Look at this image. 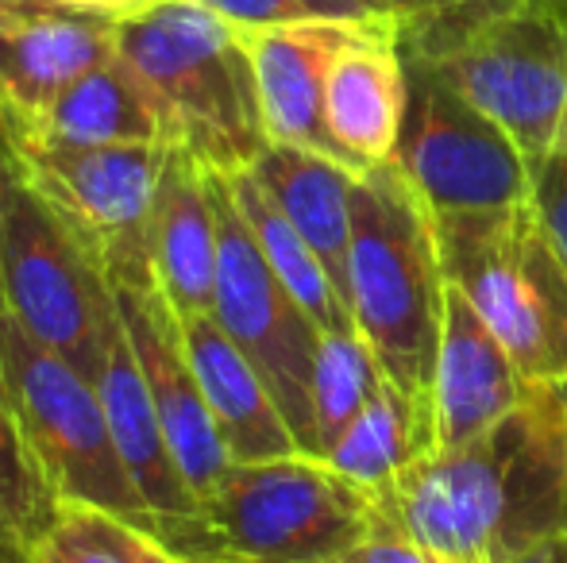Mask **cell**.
I'll list each match as a JSON object with an SVG mask.
<instances>
[{
    "mask_svg": "<svg viewBox=\"0 0 567 563\" xmlns=\"http://www.w3.org/2000/svg\"><path fill=\"white\" fill-rule=\"evenodd\" d=\"M379 533L452 563H514L567 536V390L529 383L514 414L460 448H436L374 494Z\"/></svg>",
    "mask_w": 567,
    "mask_h": 563,
    "instance_id": "cell-1",
    "label": "cell"
},
{
    "mask_svg": "<svg viewBox=\"0 0 567 563\" xmlns=\"http://www.w3.org/2000/svg\"><path fill=\"white\" fill-rule=\"evenodd\" d=\"M410 66L491 116L533 166L567 124V0H486L398 28Z\"/></svg>",
    "mask_w": 567,
    "mask_h": 563,
    "instance_id": "cell-2",
    "label": "cell"
},
{
    "mask_svg": "<svg viewBox=\"0 0 567 563\" xmlns=\"http://www.w3.org/2000/svg\"><path fill=\"white\" fill-rule=\"evenodd\" d=\"M444 298L449 279L433 217L402 166L386 158L351 189L348 309L390 383L417 398L433 394Z\"/></svg>",
    "mask_w": 567,
    "mask_h": 563,
    "instance_id": "cell-3",
    "label": "cell"
},
{
    "mask_svg": "<svg viewBox=\"0 0 567 563\" xmlns=\"http://www.w3.org/2000/svg\"><path fill=\"white\" fill-rule=\"evenodd\" d=\"M379 533V505L317 456L231 463L197 513L151 536L189 563H329Z\"/></svg>",
    "mask_w": 567,
    "mask_h": 563,
    "instance_id": "cell-4",
    "label": "cell"
},
{
    "mask_svg": "<svg viewBox=\"0 0 567 563\" xmlns=\"http://www.w3.org/2000/svg\"><path fill=\"white\" fill-rule=\"evenodd\" d=\"M116 51L163 101L174 147L205 170L239 174L270 147L244 31L197 0H166L120 20Z\"/></svg>",
    "mask_w": 567,
    "mask_h": 563,
    "instance_id": "cell-5",
    "label": "cell"
},
{
    "mask_svg": "<svg viewBox=\"0 0 567 563\" xmlns=\"http://www.w3.org/2000/svg\"><path fill=\"white\" fill-rule=\"evenodd\" d=\"M444 279L529 383H567V263L533 201L433 220Z\"/></svg>",
    "mask_w": 567,
    "mask_h": 563,
    "instance_id": "cell-6",
    "label": "cell"
},
{
    "mask_svg": "<svg viewBox=\"0 0 567 563\" xmlns=\"http://www.w3.org/2000/svg\"><path fill=\"white\" fill-rule=\"evenodd\" d=\"M0 390L59 502L97 505L151 533V513L116 451L97 386L8 313H0Z\"/></svg>",
    "mask_w": 567,
    "mask_h": 563,
    "instance_id": "cell-7",
    "label": "cell"
},
{
    "mask_svg": "<svg viewBox=\"0 0 567 563\" xmlns=\"http://www.w3.org/2000/svg\"><path fill=\"white\" fill-rule=\"evenodd\" d=\"M0 147L113 290L155 285V201L171 147Z\"/></svg>",
    "mask_w": 567,
    "mask_h": 563,
    "instance_id": "cell-8",
    "label": "cell"
},
{
    "mask_svg": "<svg viewBox=\"0 0 567 563\" xmlns=\"http://www.w3.org/2000/svg\"><path fill=\"white\" fill-rule=\"evenodd\" d=\"M4 313L31 336L97 383L120 313L116 293L82 243L8 163L4 181Z\"/></svg>",
    "mask_w": 567,
    "mask_h": 563,
    "instance_id": "cell-9",
    "label": "cell"
},
{
    "mask_svg": "<svg viewBox=\"0 0 567 563\" xmlns=\"http://www.w3.org/2000/svg\"><path fill=\"white\" fill-rule=\"evenodd\" d=\"M405 74L410 101L394 163L429 217H475L529 201L533 163L522 147L429 70L405 62Z\"/></svg>",
    "mask_w": 567,
    "mask_h": 563,
    "instance_id": "cell-10",
    "label": "cell"
},
{
    "mask_svg": "<svg viewBox=\"0 0 567 563\" xmlns=\"http://www.w3.org/2000/svg\"><path fill=\"white\" fill-rule=\"evenodd\" d=\"M213 205L220 225V267L213 316L231 336V344L255 363L262 383L270 386L293 440L306 456H317L313 440V367L321 329L313 316L293 301V293L278 282L255 243L247 220L239 217L228 194L225 174L209 170Z\"/></svg>",
    "mask_w": 567,
    "mask_h": 563,
    "instance_id": "cell-11",
    "label": "cell"
},
{
    "mask_svg": "<svg viewBox=\"0 0 567 563\" xmlns=\"http://www.w3.org/2000/svg\"><path fill=\"white\" fill-rule=\"evenodd\" d=\"M113 293L127 344H132L143 383H147L151 402H155V414L163 421L166 444L174 451V463L186 475L194 498L202 502L228 475L231 456L225 440H220L217 421H213V409L205 402L202 383H197L194 363H189L182 316L158 293V285H143V290L124 285V290Z\"/></svg>",
    "mask_w": 567,
    "mask_h": 563,
    "instance_id": "cell-12",
    "label": "cell"
},
{
    "mask_svg": "<svg viewBox=\"0 0 567 563\" xmlns=\"http://www.w3.org/2000/svg\"><path fill=\"white\" fill-rule=\"evenodd\" d=\"M363 23V20H359ZM355 23H290V28L244 31L259 90L262 132L270 143L301 147L351 166L324 121L332 59ZM355 170V166H351ZM359 174V170H355Z\"/></svg>",
    "mask_w": 567,
    "mask_h": 563,
    "instance_id": "cell-13",
    "label": "cell"
},
{
    "mask_svg": "<svg viewBox=\"0 0 567 563\" xmlns=\"http://www.w3.org/2000/svg\"><path fill=\"white\" fill-rule=\"evenodd\" d=\"M410 74L394 20H363L332 59L324 90V121L359 174L394 158L402 136Z\"/></svg>",
    "mask_w": 567,
    "mask_h": 563,
    "instance_id": "cell-14",
    "label": "cell"
},
{
    "mask_svg": "<svg viewBox=\"0 0 567 563\" xmlns=\"http://www.w3.org/2000/svg\"><path fill=\"white\" fill-rule=\"evenodd\" d=\"M529 378L517 371L514 355L486 329L467 298L449 282L444 298L441 352L433 371V417L441 448H460L514 414L525 398Z\"/></svg>",
    "mask_w": 567,
    "mask_h": 563,
    "instance_id": "cell-15",
    "label": "cell"
},
{
    "mask_svg": "<svg viewBox=\"0 0 567 563\" xmlns=\"http://www.w3.org/2000/svg\"><path fill=\"white\" fill-rule=\"evenodd\" d=\"M116 54V23L39 8L0 39V136L35 121Z\"/></svg>",
    "mask_w": 567,
    "mask_h": 563,
    "instance_id": "cell-16",
    "label": "cell"
},
{
    "mask_svg": "<svg viewBox=\"0 0 567 563\" xmlns=\"http://www.w3.org/2000/svg\"><path fill=\"white\" fill-rule=\"evenodd\" d=\"M0 143H62V147H174V124L140 70L120 59L85 74L47 113L4 132Z\"/></svg>",
    "mask_w": 567,
    "mask_h": 563,
    "instance_id": "cell-17",
    "label": "cell"
},
{
    "mask_svg": "<svg viewBox=\"0 0 567 563\" xmlns=\"http://www.w3.org/2000/svg\"><path fill=\"white\" fill-rule=\"evenodd\" d=\"M97 394L105 406L109 428H113L116 451L140 490L143 505L151 513V533L163 525H178L197 513V498L189 490L186 475L174 463V451L166 444L163 421L155 414V402L143 383V371L135 363V352L127 344L124 321H116L109 336L105 359H101Z\"/></svg>",
    "mask_w": 567,
    "mask_h": 563,
    "instance_id": "cell-18",
    "label": "cell"
},
{
    "mask_svg": "<svg viewBox=\"0 0 567 563\" xmlns=\"http://www.w3.org/2000/svg\"><path fill=\"white\" fill-rule=\"evenodd\" d=\"M189 363L197 371V383L213 409V421L220 428L231 463H262V459L298 456L293 428L286 425L270 386L255 371V363L231 344V336L217 324L213 313L182 316Z\"/></svg>",
    "mask_w": 567,
    "mask_h": 563,
    "instance_id": "cell-19",
    "label": "cell"
},
{
    "mask_svg": "<svg viewBox=\"0 0 567 563\" xmlns=\"http://www.w3.org/2000/svg\"><path fill=\"white\" fill-rule=\"evenodd\" d=\"M220 225L209 170L189 150H166L155 201V285L178 316L213 313Z\"/></svg>",
    "mask_w": 567,
    "mask_h": 563,
    "instance_id": "cell-20",
    "label": "cell"
},
{
    "mask_svg": "<svg viewBox=\"0 0 567 563\" xmlns=\"http://www.w3.org/2000/svg\"><path fill=\"white\" fill-rule=\"evenodd\" d=\"M251 178L267 189L282 217L301 232L348 301V256H351V189L359 174L337 158L301 147L270 143L251 166Z\"/></svg>",
    "mask_w": 567,
    "mask_h": 563,
    "instance_id": "cell-21",
    "label": "cell"
},
{
    "mask_svg": "<svg viewBox=\"0 0 567 563\" xmlns=\"http://www.w3.org/2000/svg\"><path fill=\"white\" fill-rule=\"evenodd\" d=\"M436 448H441V440H436L433 402L417 398L386 378L371 398V406L329 448L324 463L337 467L343 479L379 494L390 482L402 479L413 463L433 456Z\"/></svg>",
    "mask_w": 567,
    "mask_h": 563,
    "instance_id": "cell-22",
    "label": "cell"
},
{
    "mask_svg": "<svg viewBox=\"0 0 567 563\" xmlns=\"http://www.w3.org/2000/svg\"><path fill=\"white\" fill-rule=\"evenodd\" d=\"M225 181H228V194H231V201H236L239 217L247 220L262 259H267V267L278 274V282L293 293V301L313 316L317 329L321 332L355 329L348 301L340 298L337 282L329 279L324 263L313 256V248L301 240L298 228L282 217V209L270 201L267 189L251 178V170L225 174Z\"/></svg>",
    "mask_w": 567,
    "mask_h": 563,
    "instance_id": "cell-23",
    "label": "cell"
},
{
    "mask_svg": "<svg viewBox=\"0 0 567 563\" xmlns=\"http://www.w3.org/2000/svg\"><path fill=\"white\" fill-rule=\"evenodd\" d=\"M386 383V371L379 367L374 352L355 329L321 332L313 367V440L317 459L329 456V448L351 428L359 414L371 406L379 386Z\"/></svg>",
    "mask_w": 567,
    "mask_h": 563,
    "instance_id": "cell-24",
    "label": "cell"
},
{
    "mask_svg": "<svg viewBox=\"0 0 567 563\" xmlns=\"http://www.w3.org/2000/svg\"><path fill=\"white\" fill-rule=\"evenodd\" d=\"M59 510V494L31 451L12 402L0 390V549L28 556Z\"/></svg>",
    "mask_w": 567,
    "mask_h": 563,
    "instance_id": "cell-25",
    "label": "cell"
},
{
    "mask_svg": "<svg viewBox=\"0 0 567 563\" xmlns=\"http://www.w3.org/2000/svg\"><path fill=\"white\" fill-rule=\"evenodd\" d=\"M155 536L120 513L97 505L62 502L59 518L28 552V563H143L155 549Z\"/></svg>",
    "mask_w": 567,
    "mask_h": 563,
    "instance_id": "cell-26",
    "label": "cell"
},
{
    "mask_svg": "<svg viewBox=\"0 0 567 563\" xmlns=\"http://www.w3.org/2000/svg\"><path fill=\"white\" fill-rule=\"evenodd\" d=\"M239 31L290 28V23H359L363 15L343 0H197Z\"/></svg>",
    "mask_w": 567,
    "mask_h": 563,
    "instance_id": "cell-27",
    "label": "cell"
},
{
    "mask_svg": "<svg viewBox=\"0 0 567 563\" xmlns=\"http://www.w3.org/2000/svg\"><path fill=\"white\" fill-rule=\"evenodd\" d=\"M533 209L567 263V147H556L533 166Z\"/></svg>",
    "mask_w": 567,
    "mask_h": 563,
    "instance_id": "cell-28",
    "label": "cell"
},
{
    "mask_svg": "<svg viewBox=\"0 0 567 563\" xmlns=\"http://www.w3.org/2000/svg\"><path fill=\"white\" fill-rule=\"evenodd\" d=\"M329 563H452V560L436 556L425 544L405 541L398 533H371L367 541H359L355 549H348L343 556Z\"/></svg>",
    "mask_w": 567,
    "mask_h": 563,
    "instance_id": "cell-29",
    "label": "cell"
},
{
    "mask_svg": "<svg viewBox=\"0 0 567 563\" xmlns=\"http://www.w3.org/2000/svg\"><path fill=\"white\" fill-rule=\"evenodd\" d=\"M51 8H62V12H82V15H101V20H132L140 12H151V8L166 4V0H43Z\"/></svg>",
    "mask_w": 567,
    "mask_h": 563,
    "instance_id": "cell-30",
    "label": "cell"
},
{
    "mask_svg": "<svg viewBox=\"0 0 567 563\" xmlns=\"http://www.w3.org/2000/svg\"><path fill=\"white\" fill-rule=\"evenodd\" d=\"M471 4H486V0H390V20L398 28H413V23L436 20V15L460 12V8Z\"/></svg>",
    "mask_w": 567,
    "mask_h": 563,
    "instance_id": "cell-31",
    "label": "cell"
},
{
    "mask_svg": "<svg viewBox=\"0 0 567 563\" xmlns=\"http://www.w3.org/2000/svg\"><path fill=\"white\" fill-rule=\"evenodd\" d=\"M514 563H567V536H556V541L537 544L533 552H525L522 560Z\"/></svg>",
    "mask_w": 567,
    "mask_h": 563,
    "instance_id": "cell-32",
    "label": "cell"
},
{
    "mask_svg": "<svg viewBox=\"0 0 567 563\" xmlns=\"http://www.w3.org/2000/svg\"><path fill=\"white\" fill-rule=\"evenodd\" d=\"M39 8H51V4H39ZM39 8H28V4H12V0H0V39H4L8 31H12L16 23L23 20V15L39 12Z\"/></svg>",
    "mask_w": 567,
    "mask_h": 563,
    "instance_id": "cell-33",
    "label": "cell"
},
{
    "mask_svg": "<svg viewBox=\"0 0 567 563\" xmlns=\"http://www.w3.org/2000/svg\"><path fill=\"white\" fill-rule=\"evenodd\" d=\"M4 181H8V155L0 147V243H4ZM0 313H4V267H0Z\"/></svg>",
    "mask_w": 567,
    "mask_h": 563,
    "instance_id": "cell-34",
    "label": "cell"
},
{
    "mask_svg": "<svg viewBox=\"0 0 567 563\" xmlns=\"http://www.w3.org/2000/svg\"><path fill=\"white\" fill-rule=\"evenodd\" d=\"M355 8L363 20H390V0H343Z\"/></svg>",
    "mask_w": 567,
    "mask_h": 563,
    "instance_id": "cell-35",
    "label": "cell"
},
{
    "mask_svg": "<svg viewBox=\"0 0 567 563\" xmlns=\"http://www.w3.org/2000/svg\"><path fill=\"white\" fill-rule=\"evenodd\" d=\"M155 541H158V536H155ZM143 563H189V560H186V556H178V552H171L163 541H158L155 549H151V556L143 560Z\"/></svg>",
    "mask_w": 567,
    "mask_h": 563,
    "instance_id": "cell-36",
    "label": "cell"
},
{
    "mask_svg": "<svg viewBox=\"0 0 567 563\" xmlns=\"http://www.w3.org/2000/svg\"><path fill=\"white\" fill-rule=\"evenodd\" d=\"M12 4H28V8H39L43 0H12Z\"/></svg>",
    "mask_w": 567,
    "mask_h": 563,
    "instance_id": "cell-37",
    "label": "cell"
},
{
    "mask_svg": "<svg viewBox=\"0 0 567 563\" xmlns=\"http://www.w3.org/2000/svg\"><path fill=\"white\" fill-rule=\"evenodd\" d=\"M202 563H247V560H202Z\"/></svg>",
    "mask_w": 567,
    "mask_h": 563,
    "instance_id": "cell-38",
    "label": "cell"
},
{
    "mask_svg": "<svg viewBox=\"0 0 567 563\" xmlns=\"http://www.w3.org/2000/svg\"><path fill=\"white\" fill-rule=\"evenodd\" d=\"M560 147H567V124H564V136H560Z\"/></svg>",
    "mask_w": 567,
    "mask_h": 563,
    "instance_id": "cell-39",
    "label": "cell"
},
{
    "mask_svg": "<svg viewBox=\"0 0 567 563\" xmlns=\"http://www.w3.org/2000/svg\"><path fill=\"white\" fill-rule=\"evenodd\" d=\"M560 386H564V390H567V383H560Z\"/></svg>",
    "mask_w": 567,
    "mask_h": 563,
    "instance_id": "cell-40",
    "label": "cell"
}]
</instances>
